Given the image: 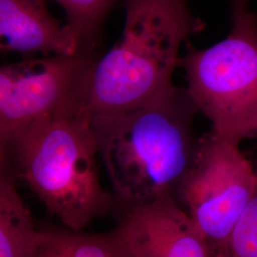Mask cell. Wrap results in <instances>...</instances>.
<instances>
[{"label":"cell","mask_w":257,"mask_h":257,"mask_svg":"<svg viewBox=\"0 0 257 257\" xmlns=\"http://www.w3.org/2000/svg\"><path fill=\"white\" fill-rule=\"evenodd\" d=\"M197 112L187 90L172 83L138 110L91 119L99 158L124 208L176 198L198 147Z\"/></svg>","instance_id":"obj_1"},{"label":"cell","mask_w":257,"mask_h":257,"mask_svg":"<svg viewBox=\"0 0 257 257\" xmlns=\"http://www.w3.org/2000/svg\"><path fill=\"white\" fill-rule=\"evenodd\" d=\"M122 37L93 68L85 113L88 117L127 114L173 83L180 47L204 23L189 0H123Z\"/></svg>","instance_id":"obj_2"},{"label":"cell","mask_w":257,"mask_h":257,"mask_svg":"<svg viewBox=\"0 0 257 257\" xmlns=\"http://www.w3.org/2000/svg\"><path fill=\"white\" fill-rule=\"evenodd\" d=\"M13 175L69 230L80 231L110 212L115 196L100 183L98 146L86 114L49 120L28 128L0 148ZM3 164V163H2Z\"/></svg>","instance_id":"obj_3"},{"label":"cell","mask_w":257,"mask_h":257,"mask_svg":"<svg viewBox=\"0 0 257 257\" xmlns=\"http://www.w3.org/2000/svg\"><path fill=\"white\" fill-rule=\"evenodd\" d=\"M179 67L187 92L211 132L238 145L257 135V17L248 8L232 9L229 35L199 50L186 44Z\"/></svg>","instance_id":"obj_4"},{"label":"cell","mask_w":257,"mask_h":257,"mask_svg":"<svg viewBox=\"0 0 257 257\" xmlns=\"http://www.w3.org/2000/svg\"><path fill=\"white\" fill-rule=\"evenodd\" d=\"M95 52L23 58L0 69V148L49 120L85 113Z\"/></svg>","instance_id":"obj_5"},{"label":"cell","mask_w":257,"mask_h":257,"mask_svg":"<svg viewBox=\"0 0 257 257\" xmlns=\"http://www.w3.org/2000/svg\"><path fill=\"white\" fill-rule=\"evenodd\" d=\"M256 192V174L238 145L211 131L199 138L176 199L202 232L211 256L219 257Z\"/></svg>","instance_id":"obj_6"},{"label":"cell","mask_w":257,"mask_h":257,"mask_svg":"<svg viewBox=\"0 0 257 257\" xmlns=\"http://www.w3.org/2000/svg\"><path fill=\"white\" fill-rule=\"evenodd\" d=\"M116 230L137 257H211L202 232L175 196L124 208Z\"/></svg>","instance_id":"obj_7"},{"label":"cell","mask_w":257,"mask_h":257,"mask_svg":"<svg viewBox=\"0 0 257 257\" xmlns=\"http://www.w3.org/2000/svg\"><path fill=\"white\" fill-rule=\"evenodd\" d=\"M47 0H0L2 53H18L24 58L74 55L78 42L67 24L47 9Z\"/></svg>","instance_id":"obj_8"},{"label":"cell","mask_w":257,"mask_h":257,"mask_svg":"<svg viewBox=\"0 0 257 257\" xmlns=\"http://www.w3.org/2000/svg\"><path fill=\"white\" fill-rule=\"evenodd\" d=\"M52 230H38L19 194L15 176L1 163L0 257H37L52 239Z\"/></svg>","instance_id":"obj_9"},{"label":"cell","mask_w":257,"mask_h":257,"mask_svg":"<svg viewBox=\"0 0 257 257\" xmlns=\"http://www.w3.org/2000/svg\"><path fill=\"white\" fill-rule=\"evenodd\" d=\"M121 0H61L67 25L78 42V51L95 52L104 21ZM123 1V0H122Z\"/></svg>","instance_id":"obj_10"},{"label":"cell","mask_w":257,"mask_h":257,"mask_svg":"<svg viewBox=\"0 0 257 257\" xmlns=\"http://www.w3.org/2000/svg\"><path fill=\"white\" fill-rule=\"evenodd\" d=\"M68 257H137L118 230L107 233L58 231Z\"/></svg>","instance_id":"obj_11"},{"label":"cell","mask_w":257,"mask_h":257,"mask_svg":"<svg viewBox=\"0 0 257 257\" xmlns=\"http://www.w3.org/2000/svg\"><path fill=\"white\" fill-rule=\"evenodd\" d=\"M219 257H257V192L230 232Z\"/></svg>","instance_id":"obj_12"},{"label":"cell","mask_w":257,"mask_h":257,"mask_svg":"<svg viewBox=\"0 0 257 257\" xmlns=\"http://www.w3.org/2000/svg\"><path fill=\"white\" fill-rule=\"evenodd\" d=\"M52 239L41 248L37 257H68L59 232L55 230H52Z\"/></svg>","instance_id":"obj_13"},{"label":"cell","mask_w":257,"mask_h":257,"mask_svg":"<svg viewBox=\"0 0 257 257\" xmlns=\"http://www.w3.org/2000/svg\"><path fill=\"white\" fill-rule=\"evenodd\" d=\"M249 1L250 0H231V8L232 9L248 8Z\"/></svg>","instance_id":"obj_14"},{"label":"cell","mask_w":257,"mask_h":257,"mask_svg":"<svg viewBox=\"0 0 257 257\" xmlns=\"http://www.w3.org/2000/svg\"><path fill=\"white\" fill-rule=\"evenodd\" d=\"M48 1V0H47ZM51 1H55L56 3H58V4H60V2H61V0H51Z\"/></svg>","instance_id":"obj_15"},{"label":"cell","mask_w":257,"mask_h":257,"mask_svg":"<svg viewBox=\"0 0 257 257\" xmlns=\"http://www.w3.org/2000/svg\"><path fill=\"white\" fill-rule=\"evenodd\" d=\"M256 175H257V174H256Z\"/></svg>","instance_id":"obj_16"}]
</instances>
